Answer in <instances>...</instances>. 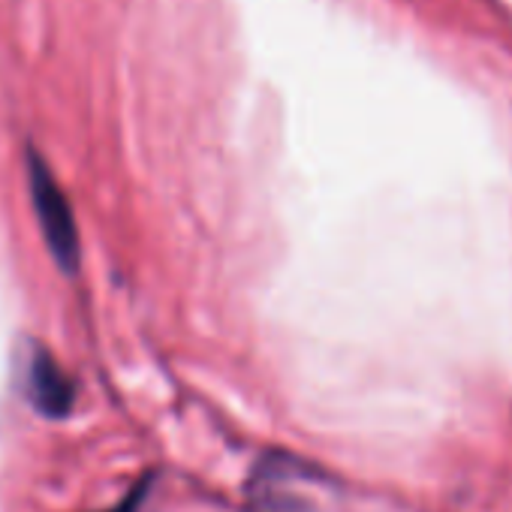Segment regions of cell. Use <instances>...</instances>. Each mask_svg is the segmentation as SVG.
<instances>
[{"label": "cell", "mask_w": 512, "mask_h": 512, "mask_svg": "<svg viewBox=\"0 0 512 512\" xmlns=\"http://www.w3.org/2000/svg\"><path fill=\"white\" fill-rule=\"evenodd\" d=\"M136 503H139V494H133V497H130V500H127V503H124L121 509H115V512H130V509H133Z\"/></svg>", "instance_id": "277c9868"}, {"label": "cell", "mask_w": 512, "mask_h": 512, "mask_svg": "<svg viewBox=\"0 0 512 512\" xmlns=\"http://www.w3.org/2000/svg\"><path fill=\"white\" fill-rule=\"evenodd\" d=\"M31 196H34V208H37V217H40V229L46 235V244L49 250L55 253V260L73 272L76 263H79V232H76V223H73V211L61 193V187L55 184L49 166L37 157H31Z\"/></svg>", "instance_id": "7a4b0ae2"}, {"label": "cell", "mask_w": 512, "mask_h": 512, "mask_svg": "<svg viewBox=\"0 0 512 512\" xmlns=\"http://www.w3.org/2000/svg\"><path fill=\"white\" fill-rule=\"evenodd\" d=\"M25 395L46 419H64L76 404V383L46 350H34L25 368Z\"/></svg>", "instance_id": "3957f363"}, {"label": "cell", "mask_w": 512, "mask_h": 512, "mask_svg": "<svg viewBox=\"0 0 512 512\" xmlns=\"http://www.w3.org/2000/svg\"><path fill=\"white\" fill-rule=\"evenodd\" d=\"M247 494L263 512H317L329 500V479L323 470L275 452L253 467Z\"/></svg>", "instance_id": "6da1fadb"}]
</instances>
